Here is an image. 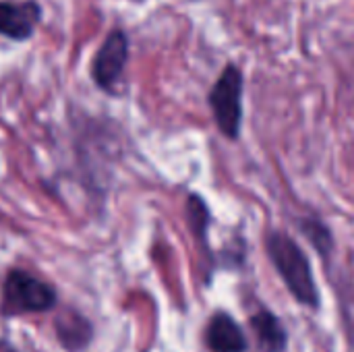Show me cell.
<instances>
[{
    "mask_svg": "<svg viewBox=\"0 0 354 352\" xmlns=\"http://www.w3.org/2000/svg\"><path fill=\"white\" fill-rule=\"evenodd\" d=\"M266 245H268L272 263L276 266L278 274L282 276V280L288 286V290L292 293V297L299 303L317 309L319 293H317V284H315L309 259L303 253V249L290 237H286L282 232H272L268 237Z\"/></svg>",
    "mask_w": 354,
    "mask_h": 352,
    "instance_id": "6da1fadb",
    "label": "cell"
},
{
    "mask_svg": "<svg viewBox=\"0 0 354 352\" xmlns=\"http://www.w3.org/2000/svg\"><path fill=\"white\" fill-rule=\"evenodd\" d=\"M56 303V293L50 284L29 276L27 272L15 270L6 276L2 286V313L23 315L48 311Z\"/></svg>",
    "mask_w": 354,
    "mask_h": 352,
    "instance_id": "7a4b0ae2",
    "label": "cell"
},
{
    "mask_svg": "<svg viewBox=\"0 0 354 352\" xmlns=\"http://www.w3.org/2000/svg\"><path fill=\"white\" fill-rule=\"evenodd\" d=\"M243 75L236 66H226L216 85L209 91V106L214 110V118L218 129L228 137L236 139L241 131L243 118Z\"/></svg>",
    "mask_w": 354,
    "mask_h": 352,
    "instance_id": "3957f363",
    "label": "cell"
},
{
    "mask_svg": "<svg viewBox=\"0 0 354 352\" xmlns=\"http://www.w3.org/2000/svg\"><path fill=\"white\" fill-rule=\"evenodd\" d=\"M127 58H129V39H127L124 31H120V29L110 31V35L104 39V44L100 46V50L91 62V77H93L95 85L100 89L112 93L122 75Z\"/></svg>",
    "mask_w": 354,
    "mask_h": 352,
    "instance_id": "277c9868",
    "label": "cell"
},
{
    "mask_svg": "<svg viewBox=\"0 0 354 352\" xmlns=\"http://www.w3.org/2000/svg\"><path fill=\"white\" fill-rule=\"evenodd\" d=\"M39 6L33 0L0 2V33L10 39H29L39 21Z\"/></svg>",
    "mask_w": 354,
    "mask_h": 352,
    "instance_id": "5b68a950",
    "label": "cell"
},
{
    "mask_svg": "<svg viewBox=\"0 0 354 352\" xmlns=\"http://www.w3.org/2000/svg\"><path fill=\"white\" fill-rule=\"evenodd\" d=\"M207 346L214 352H245L247 338L228 313H216L207 324Z\"/></svg>",
    "mask_w": 354,
    "mask_h": 352,
    "instance_id": "8992f818",
    "label": "cell"
},
{
    "mask_svg": "<svg viewBox=\"0 0 354 352\" xmlns=\"http://www.w3.org/2000/svg\"><path fill=\"white\" fill-rule=\"evenodd\" d=\"M251 328L257 336L259 346L266 352H284L286 351V330L282 326V322L270 313V311H259L257 315L251 317Z\"/></svg>",
    "mask_w": 354,
    "mask_h": 352,
    "instance_id": "52a82bcc",
    "label": "cell"
},
{
    "mask_svg": "<svg viewBox=\"0 0 354 352\" xmlns=\"http://www.w3.org/2000/svg\"><path fill=\"white\" fill-rule=\"evenodd\" d=\"M56 330H58L60 342H62L68 351H77V349L85 346L87 340L91 338V328H89V324H87L83 317L75 315V313H68V315L60 317Z\"/></svg>",
    "mask_w": 354,
    "mask_h": 352,
    "instance_id": "ba28073f",
    "label": "cell"
},
{
    "mask_svg": "<svg viewBox=\"0 0 354 352\" xmlns=\"http://www.w3.org/2000/svg\"><path fill=\"white\" fill-rule=\"evenodd\" d=\"M303 230H305V234H309V239L313 241V245L317 247V251H319L322 255L330 251V247H332V237H330V232L326 230L324 224H319V222H307V224L303 226Z\"/></svg>",
    "mask_w": 354,
    "mask_h": 352,
    "instance_id": "9c48e42d",
    "label": "cell"
},
{
    "mask_svg": "<svg viewBox=\"0 0 354 352\" xmlns=\"http://www.w3.org/2000/svg\"><path fill=\"white\" fill-rule=\"evenodd\" d=\"M8 352H10V351H8Z\"/></svg>",
    "mask_w": 354,
    "mask_h": 352,
    "instance_id": "30bf717a",
    "label": "cell"
}]
</instances>
